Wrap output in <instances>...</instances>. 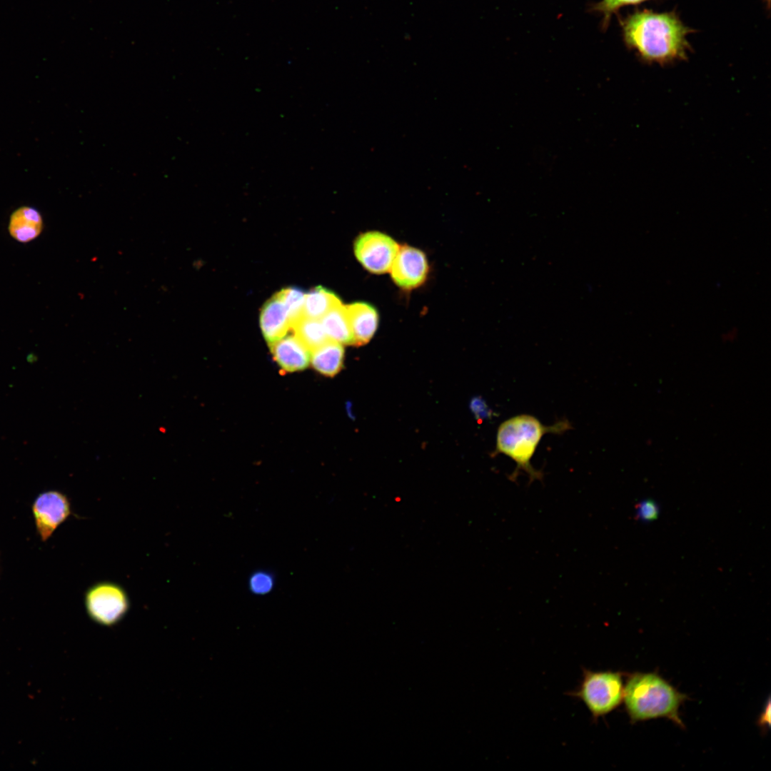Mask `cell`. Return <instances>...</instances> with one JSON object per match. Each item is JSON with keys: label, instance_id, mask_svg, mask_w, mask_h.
<instances>
[{"label": "cell", "instance_id": "cell-10", "mask_svg": "<svg viewBox=\"0 0 771 771\" xmlns=\"http://www.w3.org/2000/svg\"><path fill=\"white\" fill-rule=\"evenodd\" d=\"M260 326L268 344L284 337L291 329L288 313L279 292L263 306L260 313Z\"/></svg>", "mask_w": 771, "mask_h": 771}, {"label": "cell", "instance_id": "cell-21", "mask_svg": "<svg viewBox=\"0 0 771 771\" xmlns=\"http://www.w3.org/2000/svg\"><path fill=\"white\" fill-rule=\"evenodd\" d=\"M760 722L761 725L767 724V725H770V701L768 702V703L767 705V707L764 710V711H763V712H762V715L760 717Z\"/></svg>", "mask_w": 771, "mask_h": 771}, {"label": "cell", "instance_id": "cell-15", "mask_svg": "<svg viewBox=\"0 0 771 771\" xmlns=\"http://www.w3.org/2000/svg\"><path fill=\"white\" fill-rule=\"evenodd\" d=\"M341 303V300L334 293L318 286L306 293L303 315L321 320L331 309Z\"/></svg>", "mask_w": 771, "mask_h": 771}, {"label": "cell", "instance_id": "cell-12", "mask_svg": "<svg viewBox=\"0 0 771 771\" xmlns=\"http://www.w3.org/2000/svg\"><path fill=\"white\" fill-rule=\"evenodd\" d=\"M355 346L370 341L378 327V314L371 304L356 302L346 306Z\"/></svg>", "mask_w": 771, "mask_h": 771}, {"label": "cell", "instance_id": "cell-3", "mask_svg": "<svg viewBox=\"0 0 771 771\" xmlns=\"http://www.w3.org/2000/svg\"><path fill=\"white\" fill-rule=\"evenodd\" d=\"M684 697L657 675L635 674L624 688L623 699L633 721L667 717L678 724V708Z\"/></svg>", "mask_w": 771, "mask_h": 771}, {"label": "cell", "instance_id": "cell-18", "mask_svg": "<svg viewBox=\"0 0 771 771\" xmlns=\"http://www.w3.org/2000/svg\"><path fill=\"white\" fill-rule=\"evenodd\" d=\"M649 0H601L593 4L591 11L600 13L603 16V27L606 29L611 16L625 6L637 5Z\"/></svg>", "mask_w": 771, "mask_h": 771}, {"label": "cell", "instance_id": "cell-22", "mask_svg": "<svg viewBox=\"0 0 771 771\" xmlns=\"http://www.w3.org/2000/svg\"><path fill=\"white\" fill-rule=\"evenodd\" d=\"M766 1L767 2V6L770 7V0H766Z\"/></svg>", "mask_w": 771, "mask_h": 771}, {"label": "cell", "instance_id": "cell-13", "mask_svg": "<svg viewBox=\"0 0 771 771\" xmlns=\"http://www.w3.org/2000/svg\"><path fill=\"white\" fill-rule=\"evenodd\" d=\"M343 359V344L328 340L311 352L310 363L321 375L333 377L342 369Z\"/></svg>", "mask_w": 771, "mask_h": 771}, {"label": "cell", "instance_id": "cell-17", "mask_svg": "<svg viewBox=\"0 0 771 771\" xmlns=\"http://www.w3.org/2000/svg\"><path fill=\"white\" fill-rule=\"evenodd\" d=\"M288 311L291 328L303 315L306 293L300 288L289 287L278 291Z\"/></svg>", "mask_w": 771, "mask_h": 771}, {"label": "cell", "instance_id": "cell-6", "mask_svg": "<svg viewBox=\"0 0 771 771\" xmlns=\"http://www.w3.org/2000/svg\"><path fill=\"white\" fill-rule=\"evenodd\" d=\"M399 247L388 235L378 231H368L359 235L356 239L354 253L366 270L381 274L390 271Z\"/></svg>", "mask_w": 771, "mask_h": 771}, {"label": "cell", "instance_id": "cell-14", "mask_svg": "<svg viewBox=\"0 0 771 771\" xmlns=\"http://www.w3.org/2000/svg\"><path fill=\"white\" fill-rule=\"evenodd\" d=\"M321 321L328 339L343 345H354L346 307L342 303L331 309Z\"/></svg>", "mask_w": 771, "mask_h": 771}, {"label": "cell", "instance_id": "cell-4", "mask_svg": "<svg viewBox=\"0 0 771 771\" xmlns=\"http://www.w3.org/2000/svg\"><path fill=\"white\" fill-rule=\"evenodd\" d=\"M624 687L620 673L612 671L583 670V679L571 695L585 705L593 718L613 711L623 699Z\"/></svg>", "mask_w": 771, "mask_h": 771}, {"label": "cell", "instance_id": "cell-1", "mask_svg": "<svg viewBox=\"0 0 771 771\" xmlns=\"http://www.w3.org/2000/svg\"><path fill=\"white\" fill-rule=\"evenodd\" d=\"M625 46L646 63L661 65L684 60L691 50L686 26L674 11L636 10L620 20Z\"/></svg>", "mask_w": 771, "mask_h": 771}, {"label": "cell", "instance_id": "cell-8", "mask_svg": "<svg viewBox=\"0 0 771 771\" xmlns=\"http://www.w3.org/2000/svg\"><path fill=\"white\" fill-rule=\"evenodd\" d=\"M390 271L394 283L400 288L405 290L417 288L427 278V258L423 251L414 247H399Z\"/></svg>", "mask_w": 771, "mask_h": 771}, {"label": "cell", "instance_id": "cell-7", "mask_svg": "<svg viewBox=\"0 0 771 771\" xmlns=\"http://www.w3.org/2000/svg\"><path fill=\"white\" fill-rule=\"evenodd\" d=\"M37 531L46 540L56 528L71 514V507L66 495L58 491H48L39 495L32 507Z\"/></svg>", "mask_w": 771, "mask_h": 771}, {"label": "cell", "instance_id": "cell-16", "mask_svg": "<svg viewBox=\"0 0 771 771\" xmlns=\"http://www.w3.org/2000/svg\"><path fill=\"white\" fill-rule=\"evenodd\" d=\"M291 329L311 352L330 340L318 319L303 316L293 324Z\"/></svg>", "mask_w": 771, "mask_h": 771}, {"label": "cell", "instance_id": "cell-9", "mask_svg": "<svg viewBox=\"0 0 771 771\" xmlns=\"http://www.w3.org/2000/svg\"><path fill=\"white\" fill-rule=\"evenodd\" d=\"M269 347L274 361L283 371H301L310 364V350L295 335L285 336L269 343Z\"/></svg>", "mask_w": 771, "mask_h": 771}, {"label": "cell", "instance_id": "cell-2", "mask_svg": "<svg viewBox=\"0 0 771 771\" xmlns=\"http://www.w3.org/2000/svg\"><path fill=\"white\" fill-rule=\"evenodd\" d=\"M570 429L571 424L567 419L545 425L533 415L519 414L506 419L498 426L494 453L505 455L516 463L510 480H515L522 471L528 474L530 482L542 480L543 473L531 464L541 439L545 434H563Z\"/></svg>", "mask_w": 771, "mask_h": 771}, {"label": "cell", "instance_id": "cell-19", "mask_svg": "<svg viewBox=\"0 0 771 771\" xmlns=\"http://www.w3.org/2000/svg\"><path fill=\"white\" fill-rule=\"evenodd\" d=\"M275 580L273 575L268 571L258 570L253 573L248 580V588L253 594L263 595L268 594L273 589Z\"/></svg>", "mask_w": 771, "mask_h": 771}, {"label": "cell", "instance_id": "cell-5", "mask_svg": "<svg viewBox=\"0 0 771 771\" xmlns=\"http://www.w3.org/2000/svg\"><path fill=\"white\" fill-rule=\"evenodd\" d=\"M130 606L126 590L111 582H101L89 588L85 595V607L89 618L96 623L111 627L119 623Z\"/></svg>", "mask_w": 771, "mask_h": 771}, {"label": "cell", "instance_id": "cell-20", "mask_svg": "<svg viewBox=\"0 0 771 771\" xmlns=\"http://www.w3.org/2000/svg\"><path fill=\"white\" fill-rule=\"evenodd\" d=\"M659 504L650 498L643 499L635 505V519L642 523L656 520L660 514Z\"/></svg>", "mask_w": 771, "mask_h": 771}, {"label": "cell", "instance_id": "cell-11", "mask_svg": "<svg viewBox=\"0 0 771 771\" xmlns=\"http://www.w3.org/2000/svg\"><path fill=\"white\" fill-rule=\"evenodd\" d=\"M44 221L34 207L22 206L10 216L8 231L13 239L26 243L36 239L42 232Z\"/></svg>", "mask_w": 771, "mask_h": 771}]
</instances>
